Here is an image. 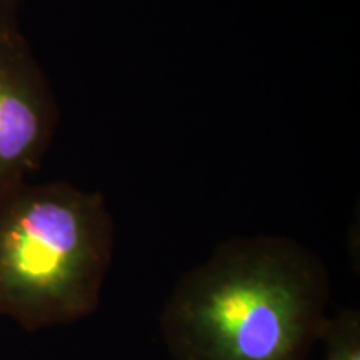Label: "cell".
Masks as SVG:
<instances>
[{
  "instance_id": "6da1fadb",
  "label": "cell",
  "mask_w": 360,
  "mask_h": 360,
  "mask_svg": "<svg viewBox=\"0 0 360 360\" xmlns=\"http://www.w3.org/2000/svg\"><path fill=\"white\" fill-rule=\"evenodd\" d=\"M328 300L327 265L300 242L232 237L180 277L162 339L172 360H309Z\"/></svg>"
},
{
  "instance_id": "7a4b0ae2",
  "label": "cell",
  "mask_w": 360,
  "mask_h": 360,
  "mask_svg": "<svg viewBox=\"0 0 360 360\" xmlns=\"http://www.w3.org/2000/svg\"><path fill=\"white\" fill-rule=\"evenodd\" d=\"M114 250L115 220L101 192L24 184L0 202V317L27 332L90 317Z\"/></svg>"
},
{
  "instance_id": "3957f363",
  "label": "cell",
  "mask_w": 360,
  "mask_h": 360,
  "mask_svg": "<svg viewBox=\"0 0 360 360\" xmlns=\"http://www.w3.org/2000/svg\"><path fill=\"white\" fill-rule=\"evenodd\" d=\"M58 115L52 85L19 24L0 29V202L42 165Z\"/></svg>"
},
{
  "instance_id": "277c9868",
  "label": "cell",
  "mask_w": 360,
  "mask_h": 360,
  "mask_svg": "<svg viewBox=\"0 0 360 360\" xmlns=\"http://www.w3.org/2000/svg\"><path fill=\"white\" fill-rule=\"evenodd\" d=\"M321 342L322 360H360V312L342 309L328 321Z\"/></svg>"
},
{
  "instance_id": "5b68a950",
  "label": "cell",
  "mask_w": 360,
  "mask_h": 360,
  "mask_svg": "<svg viewBox=\"0 0 360 360\" xmlns=\"http://www.w3.org/2000/svg\"><path fill=\"white\" fill-rule=\"evenodd\" d=\"M20 2L22 0H0V29L19 24L17 12H19Z\"/></svg>"
}]
</instances>
